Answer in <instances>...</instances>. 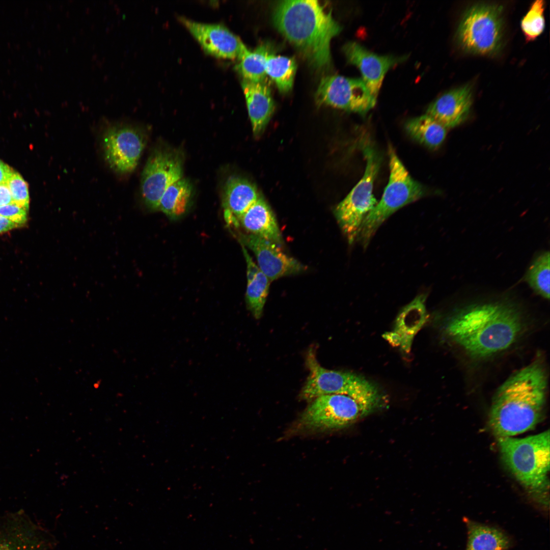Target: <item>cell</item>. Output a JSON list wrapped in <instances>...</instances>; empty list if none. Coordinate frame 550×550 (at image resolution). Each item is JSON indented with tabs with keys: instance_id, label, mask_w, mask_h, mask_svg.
<instances>
[{
	"instance_id": "obj_18",
	"label": "cell",
	"mask_w": 550,
	"mask_h": 550,
	"mask_svg": "<svg viewBox=\"0 0 550 550\" xmlns=\"http://www.w3.org/2000/svg\"><path fill=\"white\" fill-rule=\"evenodd\" d=\"M472 104V89L466 85L441 95L429 105L426 114L447 129L452 128L466 120Z\"/></svg>"
},
{
	"instance_id": "obj_1",
	"label": "cell",
	"mask_w": 550,
	"mask_h": 550,
	"mask_svg": "<svg viewBox=\"0 0 550 550\" xmlns=\"http://www.w3.org/2000/svg\"><path fill=\"white\" fill-rule=\"evenodd\" d=\"M525 323L518 307L509 301L474 304L446 320L444 333L469 357L484 360L502 353L520 338Z\"/></svg>"
},
{
	"instance_id": "obj_24",
	"label": "cell",
	"mask_w": 550,
	"mask_h": 550,
	"mask_svg": "<svg viewBox=\"0 0 550 550\" xmlns=\"http://www.w3.org/2000/svg\"><path fill=\"white\" fill-rule=\"evenodd\" d=\"M192 187L186 179L181 178L171 184L163 194L158 207L171 218L182 215L190 200Z\"/></svg>"
},
{
	"instance_id": "obj_19",
	"label": "cell",
	"mask_w": 550,
	"mask_h": 550,
	"mask_svg": "<svg viewBox=\"0 0 550 550\" xmlns=\"http://www.w3.org/2000/svg\"><path fill=\"white\" fill-rule=\"evenodd\" d=\"M260 195L256 186L249 181L238 177L229 178L223 196L224 218L227 225L238 227L240 217Z\"/></svg>"
},
{
	"instance_id": "obj_29",
	"label": "cell",
	"mask_w": 550,
	"mask_h": 550,
	"mask_svg": "<svg viewBox=\"0 0 550 550\" xmlns=\"http://www.w3.org/2000/svg\"><path fill=\"white\" fill-rule=\"evenodd\" d=\"M544 8V1H536L522 18L520 25L526 41H533L543 32L545 28Z\"/></svg>"
},
{
	"instance_id": "obj_8",
	"label": "cell",
	"mask_w": 550,
	"mask_h": 550,
	"mask_svg": "<svg viewBox=\"0 0 550 550\" xmlns=\"http://www.w3.org/2000/svg\"><path fill=\"white\" fill-rule=\"evenodd\" d=\"M502 7L478 4L464 13L456 33L457 40L465 51L491 55L500 49L503 38Z\"/></svg>"
},
{
	"instance_id": "obj_25",
	"label": "cell",
	"mask_w": 550,
	"mask_h": 550,
	"mask_svg": "<svg viewBox=\"0 0 550 550\" xmlns=\"http://www.w3.org/2000/svg\"><path fill=\"white\" fill-rule=\"evenodd\" d=\"M269 45L263 43L254 50L247 48L239 58L235 65L237 71L243 79L254 81H264L266 76L265 64L266 59L270 53Z\"/></svg>"
},
{
	"instance_id": "obj_27",
	"label": "cell",
	"mask_w": 550,
	"mask_h": 550,
	"mask_svg": "<svg viewBox=\"0 0 550 550\" xmlns=\"http://www.w3.org/2000/svg\"><path fill=\"white\" fill-rule=\"evenodd\" d=\"M550 256L548 251L539 255L532 262L526 276V281L538 295L549 298Z\"/></svg>"
},
{
	"instance_id": "obj_3",
	"label": "cell",
	"mask_w": 550,
	"mask_h": 550,
	"mask_svg": "<svg viewBox=\"0 0 550 550\" xmlns=\"http://www.w3.org/2000/svg\"><path fill=\"white\" fill-rule=\"evenodd\" d=\"M273 21L311 65L319 69L331 65V42L342 27L331 11L319 1H280L274 8Z\"/></svg>"
},
{
	"instance_id": "obj_13",
	"label": "cell",
	"mask_w": 550,
	"mask_h": 550,
	"mask_svg": "<svg viewBox=\"0 0 550 550\" xmlns=\"http://www.w3.org/2000/svg\"><path fill=\"white\" fill-rule=\"evenodd\" d=\"M53 543L22 510L7 514L0 522V550H51Z\"/></svg>"
},
{
	"instance_id": "obj_23",
	"label": "cell",
	"mask_w": 550,
	"mask_h": 550,
	"mask_svg": "<svg viewBox=\"0 0 550 550\" xmlns=\"http://www.w3.org/2000/svg\"><path fill=\"white\" fill-rule=\"evenodd\" d=\"M405 129L411 138L432 150L442 145L447 132L446 127L426 114L408 120Z\"/></svg>"
},
{
	"instance_id": "obj_16",
	"label": "cell",
	"mask_w": 550,
	"mask_h": 550,
	"mask_svg": "<svg viewBox=\"0 0 550 550\" xmlns=\"http://www.w3.org/2000/svg\"><path fill=\"white\" fill-rule=\"evenodd\" d=\"M343 51L347 61L359 68L362 79L376 98L388 70L407 58V56L378 55L354 41L346 43L343 47Z\"/></svg>"
},
{
	"instance_id": "obj_33",
	"label": "cell",
	"mask_w": 550,
	"mask_h": 550,
	"mask_svg": "<svg viewBox=\"0 0 550 550\" xmlns=\"http://www.w3.org/2000/svg\"><path fill=\"white\" fill-rule=\"evenodd\" d=\"M14 170L0 160V184L7 183Z\"/></svg>"
},
{
	"instance_id": "obj_6",
	"label": "cell",
	"mask_w": 550,
	"mask_h": 550,
	"mask_svg": "<svg viewBox=\"0 0 550 550\" xmlns=\"http://www.w3.org/2000/svg\"><path fill=\"white\" fill-rule=\"evenodd\" d=\"M366 160L364 175L347 196L334 209L338 224L348 243L357 239L366 215L377 203L373 194L374 182L379 170L382 158L370 145L363 148Z\"/></svg>"
},
{
	"instance_id": "obj_17",
	"label": "cell",
	"mask_w": 550,
	"mask_h": 550,
	"mask_svg": "<svg viewBox=\"0 0 550 550\" xmlns=\"http://www.w3.org/2000/svg\"><path fill=\"white\" fill-rule=\"evenodd\" d=\"M427 295L421 294L404 307L396 317L394 329L383 334L393 346H399L406 353L410 350L415 336L428 319Z\"/></svg>"
},
{
	"instance_id": "obj_7",
	"label": "cell",
	"mask_w": 550,
	"mask_h": 550,
	"mask_svg": "<svg viewBox=\"0 0 550 550\" xmlns=\"http://www.w3.org/2000/svg\"><path fill=\"white\" fill-rule=\"evenodd\" d=\"M380 401L342 394L320 396L313 399L304 411L299 424L310 430L341 429L374 411Z\"/></svg>"
},
{
	"instance_id": "obj_15",
	"label": "cell",
	"mask_w": 550,
	"mask_h": 550,
	"mask_svg": "<svg viewBox=\"0 0 550 550\" xmlns=\"http://www.w3.org/2000/svg\"><path fill=\"white\" fill-rule=\"evenodd\" d=\"M179 20L208 53L219 58L238 59L248 48L240 38L225 25L199 22L184 16Z\"/></svg>"
},
{
	"instance_id": "obj_2",
	"label": "cell",
	"mask_w": 550,
	"mask_h": 550,
	"mask_svg": "<svg viewBox=\"0 0 550 550\" xmlns=\"http://www.w3.org/2000/svg\"><path fill=\"white\" fill-rule=\"evenodd\" d=\"M547 383L545 368L537 358L511 375L498 388L488 418L489 428L497 438L531 430L542 420Z\"/></svg>"
},
{
	"instance_id": "obj_9",
	"label": "cell",
	"mask_w": 550,
	"mask_h": 550,
	"mask_svg": "<svg viewBox=\"0 0 550 550\" xmlns=\"http://www.w3.org/2000/svg\"><path fill=\"white\" fill-rule=\"evenodd\" d=\"M306 364L310 371L300 396L307 401L328 394H342L365 399L380 400L377 388L363 377L348 372L332 370L322 367L310 349Z\"/></svg>"
},
{
	"instance_id": "obj_14",
	"label": "cell",
	"mask_w": 550,
	"mask_h": 550,
	"mask_svg": "<svg viewBox=\"0 0 550 550\" xmlns=\"http://www.w3.org/2000/svg\"><path fill=\"white\" fill-rule=\"evenodd\" d=\"M240 243L255 254L258 266L271 281L280 278L297 274L307 267L282 251L281 246L251 234L239 233Z\"/></svg>"
},
{
	"instance_id": "obj_12",
	"label": "cell",
	"mask_w": 550,
	"mask_h": 550,
	"mask_svg": "<svg viewBox=\"0 0 550 550\" xmlns=\"http://www.w3.org/2000/svg\"><path fill=\"white\" fill-rule=\"evenodd\" d=\"M317 101L346 111L365 115L376 104L374 96L362 78L329 75L321 80Z\"/></svg>"
},
{
	"instance_id": "obj_10",
	"label": "cell",
	"mask_w": 550,
	"mask_h": 550,
	"mask_svg": "<svg viewBox=\"0 0 550 550\" xmlns=\"http://www.w3.org/2000/svg\"><path fill=\"white\" fill-rule=\"evenodd\" d=\"M183 161L180 153L168 149H155L143 169L141 193L144 204L148 209L158 210L165 190L182 178Z\"/></svg>"
},
{
	"instance_id": "obj_21",
	"label": "cell",
	"mask_w": 550,
	"mask_h": 550,
	"mask_svg": "<svg viewBox=\"0 0 550 550\" xmlns=\"http://www.w3.org/2000/svg\"><path fill=\"white\" fill-rule=\"evenodd\" d=\"M239 224L249 234L271 241L280 246L284 244L276 216L261 195L257 201L240 217Z\"/></svg>"
},
{
	"instance_id": "obj_20",
	"label": "cell",
	"mask_w": 550,
	"mask_h": 550,
	"mask_svg": "<svg viewBox=\"0 0 550 550\" xmlns=\"http://www.w3.org/2000/svg\"><path fill=\"white\" fill-rule=\"evenodd\" d=\"M243 91L254 136H259L265 130L274 110V103L269 87L262 82L243 79Z\"/></svg>"
},
{
	"instance_id": "obj_28",
	"label": "cell",
	"mask_w": 550,
	"mask_h": 550,
	"mask_svg": "<svg viewBox=\"0 0 550 550\" xmlns=\"http://www.w3.org/2000/svg\"><path fill=\"white\" fill-rule=\"evenodd\" d=\"M270 282L260 269L252 280L247 282L245 292L246 306L253 317L257 319H259L262 314Z\"/></svg>"
},
{
	"instance_id": "obj_34",
	"label": "cell",
	"mask_w": 550,
	"mask_h": 550,
	"mask_svg": "<svg viewBox=\"0 0 550 550\" xmlns=\"http://www.w3.org/2000/svg\"><path fill=\"white\" fill-rule=\"evenodd\" d=\"M20 227V226L10 219L0 215V233Z\"/></svg>"
},
{
	"instance_id": "obj_30",
	"label": "cell",
	"mask_w": 550,
	"mask_h": 550,
	"mask_svg": "<svg viewBox=\"0 0 550 550\" xmlns=\"http://www.w3.org/2000/svg\"><path fill=\"white\" fill-rule=\"evenodd\" d=\"M7 183L13 203L28 211L30 199L27 183L17 172L14 171Z\"/></svg>"
},
{
	"instance_id": "obj_4",
	"label": "cell",
	"mask_w": 550,
	"mask_h": 550,
	"mask_svg": "<svg viewBox=\"0 0 550 550\" xmlns=\"http://www.w3.org/2000/svg\"><path fill=\"white\" fill-rule=\"evenodd\" d=\"M498 442L508 469L533 499L548 509L549 430L524 438L500 437Z\"/></svg>"
},
{
	"instance_id": "obj_22",
	"label": "cell",
	"mask_w": 550,
	"mask_h": 550,
	"mask_svg": "<svg viewBox=\"0 0 550 550\" xmlns=\"http://www.w3.org/2000/svg\"><path fill=\"white\" fill-rule=\"evenodd\" d=\"M467 529L465 550H508L511 545L509 537L502 530L467 518H464Z\"/></svg>"
},
{
	"instance_id": "obj_31",
	"label": "cell",
	"mask_w": 550,
	"mask_h": 550,
	"mask_svg": "<svg viewBox=\"0 0 550 550\" xmlns=\"http://www.w3.org/2000/svg\"><path fill=\"white\" fill-rule=\"evenodd\" d=\"M28 211L14 203L1 206L0 215L6 217L21 227L28 220Z\"/></svg>"
},
{
	"instance_id": "obj_11",
	"label": "cell",
	"mask_w": 550,
	"mask_h": 550,
	"mask_svg": "<svg viewBox=\"0 0 550 550\" xmlns=\"http://www.w3.org/2000/svg\"><path fill=\"white\" fill-rule=\"evenodd\" d=\"M146 142L140 128L129 124L109 126L102 135L104 159L115 172L126 174L136 167Z\"/></svg>"
},
{
	"instance_id": "obj_32",
	"label": "cell",
	"mask_w": 550,
	"mask_h": 550,
	"mask_svg": "<svg viewBox=\"0 0 550 550\" xmlns=\"http://www.w3.org/2000/svg\"><path fill=\"white\" fill-rule=\"evenodd\" d=\"M12 203V198L8 183L0 184V206Z\"/></svg>"
},
{
	"instance_id": "obj_5",
	"label": "cell",
	"mask_w": 550,
	"mask_h": 550,
	"mask_svg": "<svg viewBox=\"0 0 550 550\" xmlns=\"http://www.w3.org/2000/svg\"><path fill=\"white\" fill-rule=\"evenodd\" d=\"M390 177L382 196L366 215L357 239L364 249L384 221L402 207L428 194L427 189L413 179L394 149L389 147Z\"/></svg>"
},
{
	"instance_id": "obj_26",
	"label": "cell",
	"mask_w": 550,
	"mask_h": 550,
	"mask_svg": "<svg viewBox=\"0 0 550 550\" xmlns=\"http://www.w3.org/2000/svg\"><path fill=\"white\" fill-rule=\"evenodd\" d=\"M297 65L293 58L269 53L267 57L265 72L276 83L279 91L287 93L292 88Z\"/></svg>"
}]
</instances>
